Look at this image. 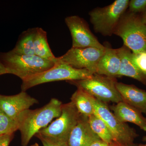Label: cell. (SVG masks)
<instances>
[{
    "mask_svg": "<svg viewBox=\"0 0 146 146\" xmlns=\"http://www.w3.org/2000/svg\"><path fill=\"white\" fill-rule=\"evenodd\" d=\"M18 130V123L0 108V135L14 133Z\"/></svg>",
    "mask_w": 146,
    "mask_h": 146,
    "instance_id": "21",
    "label": "cell"
},
{
    "mask_svg": "<svg viewBox=\"0 0 146 146\" xmlns=\"http://www.w3.org/2000/svg\"><path fill=\"white\" fill-rule=\"evenodd\" d=\"M121 60L117 49L106 47L97 66L96 74L109 77H118Z\"/></svg>",
    "mask_w": 146,
    "mask_h": 146,
    "instance_id": "14",
    "label": "cell"
},
{
    "mask_svg": "<svg viewBox=\"0 0 146 146\" xmlns=\"http://www.w3.org/2000/svg\"><path fill=\"white\" fill-rule=\"evenodd\" d=\"M90 146H119L117 144L114 143L110 144L104 141L100 140H98L92 143Z\"/></svg>",
    "mask_w": 146,
    "mask_h": 146,
    "instance_id": "26",
    "label": "cell"
},
{
    "mask_svg": "<svg viewBox=\"0 0 146 146\" xmlns=\"http://www.w3.org/2000/svg\"><path fill=\"white\" fill-rule=\"evenodd\" d=\"M30 146H39V145H38V144L37 143H35L31 145Z\"/></svg>",
    "mask_w": 146,
    "mask_h": 146,
    "instance_id": "29",
    "label": "cell"
},
{
    "mask_svg": "<svg viewBox=\"0 0 146 146\" xmlns=\"http://www.w3.org/2000/svg\"><path fill=\"white\" fill-rule=\"evenodd\" d=\"M113 34L121 37L124 45L133 53L146 52V25L138 14L125 12Z\"/></svg>",
    "mask_w": 146,
    "mask_h": 146,
    "instance_id": "3",
    "label": "cell"
},
{
    "mask_svg": "<svg viewBox=\"0 0 146 146\" xmlns=\"http://www.w3.org/2000/svg\"><path fill=\"white\" fill-rule=\"evenodd\" d=\"M94 74L85 69H77L64 63H56L52 68L22 80V91L51 82L71 81L91 77Z\"/></svg>",
    "mask_w": 146,
    "mask_h": 146,
    "instance_id": "4",
    "label": "cell"
},
{
    "mask_svg": "<svg viewBox=\"0 0 146 146\" xmlns=\"http://www.w3.org/2000/svg\"><path fill=\"white\" fill-rule=\"evenodd\" d=\"M35 136L41 141L43 146H68L67 143H60L53 141L50 139L45 138L39 135L36 134Z\"/></svg>",
    "mask_w": 146,
    "mask_h": 146,
    "instance_id": "24",
    "label": "cell"
},
{
    "mask_svg": "<svg viewBox=\"0 0 146 146\" xmlns=\"http://www.w3.org/2000/svg\"><path fill=\"white\" fill-rule=\"evenodd\" d=\"M140 16L142 22L146 25V9L145 11L141 13V15Z\"/></svg>",
    "mask_w": 146,
    "mask_h": 146,
    "instance_id": "28",
    "label": "cell"
},
{
    "mask_svg": "<svg viewBox=\"0 0 146 146\" xmlns=\"http://www.w3.org/2000/svg\"><path fill=\"white\" fill-rule=\"evenodd\" d=\"M68 82L106 104L107 103L117 104L123 102L116 87L117 82L115 78L95 74L89 78Z\"/></svg>",
    "mask_w": 146,
    "mask_h": 146,
    "instance_id": "5",
    "label": "cell"
},
{
    "mask_svg": "<svg viewBox=\"0 0 146 146\" xmlns=\"http://www.w3.org/2000/svg\"><path fill=\"white\" fill-rule=\"evenodd\" d=\"M0 60L8 74L16 76L22 80L45 72L55 64L36 55L18 54L11 50L0 53Z\"/></svg>",
    "mask_w": 146,
    "mask_h": 146,
    "instance_id": "2",
    "label": "cell"
},
{
    "mask_svg": "<svg viewBox=\"0 0 146 146\" xmlns=\"http://www.w3.org/2000/svg\"><path fill=\"white\" fill-rule=\"evenodd\" d=\"M129 12L133 14L142 13L146 9V0H131L129 3Z\"/></svg>",
    "mask_w": 146,
    "mask_h": 146,
    "instance_id": "23",
    "label": "cell"
},
{
    "mask_svg": "<svg viewBox=\"0 0 146 146\" xmlns=\"http://www.w3.org/2000/svg\"><path fill=\"white\" fill-rule=\"evenodd\" d=\"M113 114L122 122L132 123L146 131V118L138 110L123 102L112 106Z\"/></svg>",
    "mask_w": 146,
    "mask_h": 146,
    "instance_id": "15",
    "label": "cell"
},
{
    "mask_svg": "<svg viewBox=\"0 0 146 146\" xmlns=\"http://www.w3.org/2000/svg\"><path fill=\"white\" fill-rule=\"evenodd\" d=\"M81 114L72 102L62 104L60 116L36 134L60 143H67Z\"/></svg>",
    "mask_w": 146,
    "mask_h": 146,
    "instance_id": "8",
    "label": "cell"
},
{
    "mask_svg": "<svg viewBox=\"0 0 146 146\" xmlns=\"http://www.w3.org/2000/svg\"><path fill=\"white\" fill-rule=\"evenodd\" d=\"M88 121L91 129L101 140L108 143H115L111 132L100 118L94 114L88 117Z\"/></svg>",
    "mask_w": 146,
    "mask_h": 146,
    "instance_id": "20",
    "label": "cell"
},
{
    "mask_svg": "<svg viewBox=\"0 0 146 146\" xmlns=\"http://www.w3.org/2000/svg\"><path fill=\"white\" fill-rule=\"evenodd\" d=\"M14 133L0 135V146H9L14 137Z\"/></svg>",
    "mask_w": 146,
    "mask_h": 146,
    "instance_id": "25",
    "label": "cell"
},
{
    "mask_svg": "<svg viewBox=\"0 0 146 146\" xmlns=\"http://www.w3.org/2000/svg\"><path fill=\"white\" fill-rule=\"evenodd\" d=\"M38 102L37 100L31 96L26 91H22L13 96L0 94V108L15 121L21 112Z\"/></svg>",
    "mask_w": 146,
    "mask_h": 146,
    "instance_id": "11",
    "label": "cell"
},
{
    "mask_svg": "<svg viewBox=\"0 0 146 146\" xmlns=\"http://www.w3.org/2000/svg\"><path fill=\"white\" fill-rule=\"evenodd\" d=\"M90 97L94 106V114L106 124L115 143L119 146H133L134 140L138 136L136 130L118 119L106 104L90 95Z\"/></svg>",
    "mask_w": 146,
    "mask_h": 146,
    "instance_id": "7",
    "label": "cell"
},
{
    "mask_svg": "<svg viewBox=\"0 0 146 146\" xmlns=\"http://www.w3.org/2000/svg\"><path fill=\"white\" fill-rule=\"evenodd\" d=\"M116 87L123 101L146 115V91L131 84L117 82Z\"/></svg>",
    "mask_w": 146,
    "mask_h": 146,
    "instance_id": "13",
    "label": "cell"
},
{
    "mask_svg": "<svg viewBox=\"0 0 146 146\" xmlns=\"http://www.w3.org/2000/svg\"><path fill=\"white\" fill-rule=\"evenodd\" d=\"M7 74H8L7 70L0 60V76Z\"/></svg>",
    "mask_w": 146,
    "mask_h": 146,
    "instance_id": "27",
    "label": "cell"
},
{
    "mask_svg": "<svg viewBox=\"0 0 146 146\" xmlns=\"http://www.w3.org/2000/svg\"><path fill=\"white\" fill-rule=\"evenodd\" d=\"M138 146H146V144L145 145H140Z\"/></svg>",
    "mask_w": 146,
    "mask_h": 146,
    "instance_id": "31",
    "label": "cell"
},
{
    "mask_svg": "<svg viewBox=\"0 0 146 146\" xmlns=\"http://www.w3.org/2000/svg\"><path fill=\"white\" fill-rule=\"evenodd\" d=\"M131 60L138 70L146 77V52L131 54Z\"/></svg>",
    "mask_w": 146,
    "mask_h": 146,
    "instance_id": "22",
    "label": "cell"
},
{
    "mask_svg": "<svg viewBox=\"0 0 146 146\" xmlns=\"http://www.w3.org/2000/svg\"><path fill=\"white\" fill-rule=\"evenodd\" d=\"M72 39L73 48H96L104 49L89 29V25L83 18L78 16H68L65 18Z\"/></svg>",
    "mask_w": 146,
    "mask_h": 146,
    "instance_id": "10",
    "label": "cell"
},
{
    "mask_svg": "<svg viewBox=\"0 0 146 146\" xmlns=\"http://www.w3.org/2000/svg\"><path fill=\"white\" fill-rule=\"evenodd\" d=\"M143 141H144V142H146V136H144L143 138Z\"/></svg>",
    "mask_w": 146,
    "mask_h": 146,
    "instance_id": "30",
    "label": "cell"
},
{
    "mask_svg": "<svg viewBox=\"0 0 146 146\" xmlns=\"http://www.w3.org/2000/svg\"><path fill=\"white\" fill-rule=\"evenodd\" d=\"M129 0H116L104 7L94 9L89 13L95 32L104 36L114 33L120 19L128 7Z\"/></svg>",
    "mask_w": 146,
    "mask_h": 146,
    "instance_id": "6",
    "label": "cell"
},
{
    "mask_svg": "<svg viewBox=\"0 0 146 146\" xmlns=\"http://www.w3.org/2000/svg\"><path fill=\"white\" fill-rule=\"evenodd\" d=\"M71 102L82 115L88 117L94 114V106L90 95L82 89L77 88L71 97Z\"/></svg>",
    "mask_w": 146,
    "mask_h": 146,
    "instance_id": "18",
    "label": "cell"
},
{
    "mask_svg": "<svg viewBox=\"0 0 146 146\" xmlns=\"http://www.w3.org/2000/svg\"><path fill=\"white\" fill-rule=\"evenodd\" d=\"M62 104L59 100L52 98L42 107L21 112L16 121L21 132L22 146H27L33 136L48 126L54 119L60 116Z\"/></svg>",
    "mask_w": 146,
    "mask_h": 146,
    "instance_id": "1",
    "label": "cell"
},
{
    "mask_svg": "<svg viewBox=\"0 0 146 146\" xmlns=\"http://www.w3.org/2000/svg\"><path fill=\"white\" fill-rule=\"evenodd\" d=\"M105 48L72 47L63 56L56 58V63H64L76 69H85L96 74L97 65Z\"/></svg>",
    "mask_w": 146,
    "mask_h": 146,
    "instance_id": "9",
    "label": "cell"
},
{
    "mask_svg": "<svg viewBox=\"0 0 146 146\" xmlns=\"http://www.w3.org/2000/svg\"><path fill=\"white\" fill-rule=\"evenodd\" d=\"M35 54L54 62L56 58L53 54L47 40V33L42 28L36 27L34 39Z\"/></svg>",
    "mask_w": 146,
    "mask_h": 146,
    "instance_id": "17",
    "label": "cell"
},
{
    "mask_svg": "<svg viewBox=\"0 0 146 146\" xmlns=\"http://www.w3.org/2000/svg\"><path fill=\"white\" fill-rule=\"evenodd\" d=\"M117 50L121 60L118 77H128L146 84V77L138 70L132 62L131 51L124 45Z\"/></svg>",
    "mask_w": 146,
    "mask_h": 146,
    "instance_id": "16",
    "label": "cell"
},
{
    "mask_svg": "<svg viewBox=\"0 0 146 146\" xmlns=\"http://www.w3.org/2000/svg\"><path fill=\"white\" fill-rule=\"evenodd\" d=\"M36 28L29 29L19 36L18 42L11 51L20 54L35 55L34 39Z\"/></svg>",
    "mask_w": 146,
    "mask_h": 146,
    "instance_id": "19",
    "label": "cell"
},
{
    "mask_svg": "<svg viewBox=\"0 0 146 146\" xmlns=\"http://www.w3.org/2000/svg\"><path fill=\"white\" fill-rule=\"evenodd\" d=\"M90 127L88 117L82 115L79 121L69 136L68 146H90L100 140Z\"/></svg>",
    "mask_w": 146,
    "mask_h": 146,
    "instance_id": "12",
    "label": "cell"
}]
</instances>
